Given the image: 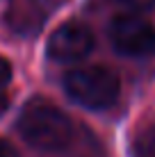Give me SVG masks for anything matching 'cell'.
<instances>
[{"instance_id":"obj_1","label":"cell","mask_w":155,"mask_h":157,"mask_svg":"<svg viewBox=\"0 0 155 157\" xmlns=\"http://www.w3.org/2000/svg\"><path fill=\"white\" fill-rule=\"evenodd\" d=\"M18 132L32 148L44 153H57L73 141V123L57 105L44 98L25 102L18 116Z\"/></svg>"},{"instance_id":"obj_3","label":"cell","mask_w":155,"mask_h":157,"mask_svg":"<svg viewBox=\"0 0 155 157\" xmlns=\"http://www.w3.org/2000/svg\"><path fill=\"white\" fill-rule=\"evenodd\" d=\"M110 41L119 55L148 57L155 50V28L139 14H119L110 23Z\"/></svg>"},{"instance_id":"obj_4","label":"cell","mask_w":155,"mask_h":157,"mask_svg":"<svg viewBox=\"0 0 155 157\" xmlns=\"http://www.w3.org/2000/svg\"><path fill=\"white\" fill-rule=\"evenodd\" d=\"M94 32L80 23L60 25L48 39V57L60 64H73L89 57L94 50Z\"/></svg>"},{"instance_id":"obj_5","label":"cell","mask_w":155,"mask_h":157,"mask_svg":"<svg viewBox=\"0 0 155 157\" xmlns=\"http://www.w3.org/2000/svg\"><path fill=\"white\" fill-rule=\"evenodd\" d=\"M12 64H9V59H5L0 55V89H2L5 84H9V80H12Z\"/></svg>"},{"instance_id":"obj_6","label":"cell","mask_w":155,"mask_h":157,"mask_svg":"<svg viewBox=\"0 0 155 157\" xmlns=\"http://www.w3.org/2000/svg\"><path fill=\"white\" fill-rule=\"evenodd\" d=\"M116 2L126 5V7L135 9V12H144V9H151L155 5V0H116Z\"/></svg>"},{"instance_id":"obj_2","label":"cell","mask_w":155,"mask_h":157,"mask_svg":"<svg viewBox=\"0 0 155 157\" xmlns=\"http://www.w3.org/2000/svg\"><path fill=\"white\" fill-rule=\"evenodd\" d=\"M64 91L84 109H107L116 102L121 82L107 66H80L64 75Z\"/></svg>"},{"instance_id":"obj_7","label":"cell","mask_w":155,"mask_h":157,"mask_svg":"<svg viewBox=\"0 0 155 157\" xmlns=\"http://www.w3.org/2000/svg\"><path fill=\"white\" fill-rule=\"evenodd\" d=\"M0 157H18V153H16V148L9 141L0 139Z\"/></svg>"}]
</instances>
